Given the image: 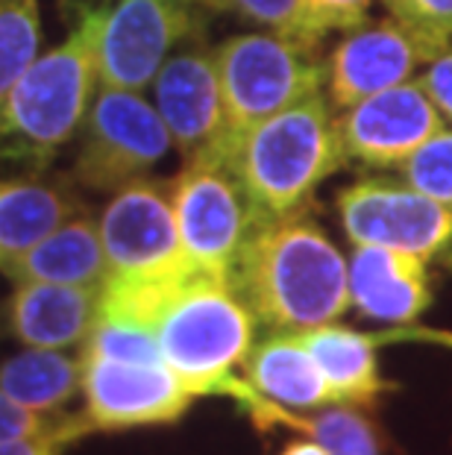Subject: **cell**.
<instances>
[{
	"label": "cell",
	"instance_id": "6da1fadb",
	"mask_svg": "<svg viewBox=\"0 0 452 455\" xmlns=\"http://www.w3.org/2000/svg\"><path fill=\"white\" fill-rule=\"evenodd\" d=\"M256 323V315L226 279L194 274L165 299L150 329L165 364L197 396H229L262 432L288 426L305 435V414L271 403L235 373L253 350Z\"/></svg>",
	"mask_w": 452,
	"mask_h": 455
},
{
	"label": "cell",
	"instance_id": "7a4b0ae2",
	"mask_svg": "<svg viewBox=\"0 0 452 455\" xmlns=\"http://www.w3.org/2000/svg\"><path fill=\"white\" fill-rule=\"evenodd\" d=\"M229 285L274 332H305L350 308L347 259L305 212L250 229Z\"/></svg>",
	"mask_w": 452,
	"mask_h": 455
},
{
	"label": "cell",
	"instance_id": "3957f363",
	"mask_svg": "<svg viewBox=\"0 0 452 455\" xmlns=\"http://www.w3.org/2000/svg\"><path fill=\"white\" fill-rule=\"evenodd\" d=\"M103 4L76 0L74 27L47 53L0 92V164H24L44 173L65 144L80 132L100 89L98 36Z\"/></svg>",
	"mask_w": 452,
	"mask_h": 455
},
{
	"label": "cell",
	"instance_id": "277c9868",
	"mask_svg": "<svg viewBox=\"0 0 452 455\" xmlns=\"http://www.w3.org/2000/svg\"><path fill=\"white\" fill-rule=\"evenodd\" d=\"M106 283L100 317L147 326L165 299L197 274L182 253L170 186L141 177L118 191L100 212Z\"/></svg>",
	"mask_w": 452,
	"mask_h": 455
},
{
	"label": "cell",
	"instance_id": "5b68a950",
	"mask_svg": "<svg viewBox=\"0 0 452 455\" xmlns=\"http://www.w3.org/2000/svg\"><path fill=\"white\" fill-rule=\"evenodd\" d=\"M253 212V227L305 212L312 195L344 168L338 118L323 92L258 121L220 153Z\"/></svg>",
	"mask_w": 452,
	"mask_h": 455
},
{
	"label": "cell",
	"instance_id": "8992f818",
	"mask_svg": "<svg viewBox=\"0 0 452 455\" xmlns=\"http://www.w3.org/2000/svg\"><path fill=\"white\" fill-rule=\"evenodd\" d=\"M215 51L226 132L218 153L258 121L323 92L326 68L314 47L291 36L258 30L224 38Z\"/></svg>",
	"mask_w": 452,
	"mask_h": 455
},
{
	"label": "cell",
	"instance_id": "52a82bcc",
	"mask_svg": "<svg viewBox=\"0 0 452 455\" xmlns=\"http://www.w3.org/2000/svg\"><path fill=\"white\" fill-rule=\"evenodd\" d=\"M174 139L141 92L100 85L80 127L71 180L91 191H118L156 168Z\"/></svg>",
	"mask_w": 452,
	"mask_h": 455
},
{
	"label": "cell",
	"instance_id": "ba28073f",
	"mask_svg": "<svg viewBox=\"0 0 452 455\" xmlns=\"http://www.w3.org/2000/svg\"><path fill=\"white\" fill-rule=\"evenodd\" d=\"M170 186L182 253L197 274L226 279L253 229V212L233 168L220 156L186 159Z\"/></svg>",
	"mask_w": 452,
	"mask_h": 455
},
{
	"label": "cell",
	"instance_id": "9c48e42d",
	"mask_svg": "<svg viewBox=\"0 0 452 455\" xmlns=\"http://www.w3.org/2000/svg\"><path fill=\"white\" fill-rule=\"evenodd\" d=\"M200 33V18L182 0H115L103 4L98 80L112 89L144 92L168 56Z\"/></svg>",
	"mask_w": 452,
	"mask_h": 455
},
{
	"label": "cell",
	"instance_id": "30bf717a",
	"mask_svg": "<svg viewBox=\"0 0 452 455\" xmlns=\"http://www.w3.org/2000/svg\"><path fill=\"white\" fill-rule=\"evenodd\" d=\"M338 215L353 247H391L429 261L452 244V209L408 182H353L338 195Z\"/></svg>",
	"mask_w": 452,
	"mask_h": 455
},
{
	"label": "cell",
	"instance_id": "8fae6325",
	"mask_svg": "<svg viewBox=\"0 0 452 455\" xmlns=\"http://www.w3.org/2000/svg\"><path fill=\"white\" fill-rule=\"evenodd\" d=\"M83 358L85 420L91 432H121L177 423L197 394L165 362L141 364L103 355Z\"/></svg>",
	"mask_w": 452,
	"mask_h": 455
},
{
	"label": "cell",
	"instance_id": "7c38bea8",
	"mask_svg": "<svg viewBox=\"0 0 452 455\" xmlns=\"http://www.w3.org/2000/svg\"><path fill=\"white\" fill-rule=\"evenodd\" d=\"M432 60L435 53L391 15L364 21L355 30L344 33L326 56L323 94L329 98L332 109L344 112L370 94L415 80V74Z\"/></svg>",
	"mask_w": 452,
	"mask_h": 455
},
{
	"label": "cell",
	"instance_id": "4fadbf2b",
	"mask_svg": "<svg viewBox=\"0 0 452 455\" xmlns=\"http://www.w3.org/2000/svg\"><path fill=\"white\" fill-rule=\"evenodd\" d=\"M440 127H447L435 103L415 80L359 100L338 115V132L347 150L368 168H400Z\"/></svg>",
	"mask_w": 452,
	"mask_h": 455
},
{
	"label": "cell",
	"instance_id": "5bb4252c",
	"mask_svg": "<svg viewBox=\"0 0 452 455\" xmlns=\"http://www.w3.org/2000/svg\"><path fill=\"white\" fill-rule=\"evenodd\" d=\"M150 89L153 106L159 109L182 159L218 153L226 118L215 51L203 44L179 47L159 68Z\"/></svg>",
	"mask_w": 452,
	"mask_h": 455
},
{
	"label": "cell",
	"instance_id": "9a60e30c",
	"mask_svg": "<svg viewBox=\"0 0 452 455\" xmlns=\"http://www.w3.org/2000/svg\"><path fill=\"white\" fill-rule=\"evenodd\" d=\"M350 306L368 321L388 326L415 323L432 303L426 259L391 247L355 244L347 259Z\"/></svg>",
	"mask_w": 452,
	"mask_h": 455
},
{
	"label": "cell",
	"instance_id": "2e32d148",
	"mask_svg": "<svg viewBox=\"0 0 452 455\" xmlns=\"http://www.w3.org/2000/svg\"><path fill=\"white\" fill-rule=\"evenodd\" d=\"M100 291L94 285L15 283L6 321L24 347L71 350L85 344L100 317Z\"/></svg>",
	"mask_w": 452,
	"mask_h": 455
},
{
	"label": "cell",
	"instance_id": "e0dca14e",
	"mask_svg": "<svg viewBox=\"0 0 452 455\" xmlns=\"http://www.w3.org/2000/svg\"><path fill=\"white\" fill-rule=\"evenodd\" d=\"M242 367L258 394L288 411H321L341 403L300 332H274L253 344Z\"/></svg>",
	"mask_w": 452,
	"mask_h": 455
},
{
	"label": "cell",
	"instance_id": "ac0fdd59",
	"mask_svg": "<svg viewBox=\"0 0 452 455\" xmlns=\"http://www.w3.org/2000/svg\"><path fill=\"white\" fill-rule=\"evenodd\" d=\"M74 186L65 180H42L38 173L0 177V270L65 220L83 215L85 203Z\"/></svg>",
	"mask_w": 452,
	"mask_h": 455
},
{
	"label": "cell",
	"instance_id": "d6986e66",
	"mask_svg": "<svg viewBox=\"0 0 452 455\" xmlns=\"http://www.w3.org/2000/svg\"><path fill=\"white\" fill-rule=\"evenodd\" d=\"M12 283H56V285H94L106 283V253L98 220L76 215L56 227L27 253L4 267Z\"/></svg>",
	"mask_w": 452,
	"mask_h": 455
},
{
	"label": "cell",
	"instance_id": "ffe728a7",
	"mask_svg": "<svg viewBox=\"0 0 452 455\" xmlns=\"http://www.w3.org/2000/svg\"><path fill=\"white\" fill-rule=\"evenodd\" d=\"M314 362L321 364L332 391L347 405H373L379 396L393 388L382 379L377 350L382 347L379 332H359L344 323H323L300 332Z\"/></svg>",
	"mask_w": 452,
	"mask_h": 455
},
{
	"label": "cell",
	"instance_id": "44dd1931",
	"mask_svg": "<svg viewBox=\"0 0 452 455\" xmlns=\"http://www.w3.org/2000/svg\"><path fill=\"white\" fill-rule=\"evenodd\" d=\"M0 391L33 411H65L76 391H83V358L27 347L0 364Z\"/></svg>",
	"mask_w": 452,
	"mask_h": 455
},
{
	"label": "cell",
	"instance_id": "7402d4cb",
	"mask_svg": "<svg viewBox=\"0 0 452 455\" xmlns=\"http://www.w3.org/2000/svg\"><path fill=\"white\" fill-rule=\"evenodd\" d=\"M305 435L321 441L329 455H382L379 429L361 405H326L309 418Z\"/></svg>",
	"mask_w": 452,
	"mask_h": 455
},
{
	"label": "cell",
	"instance_id": "603a6c76",
	"mask_svg": "<svg viewBox=\"0 0 452 455\" xmlns=\"http://www.w3.org/2000/svg\"><path fill=\"white\" fill-rule=\"evenodd\" d=\"M42 44L38 0H0V92L33 62Z\"/></svg>",
	"mask_w": 452,
	"mask_h": 455
},
{
	"label": "cell",
	"instance_id": "cb8c5ba5",
	"mask_svg": "<svg viewBox=\"0 0 452 455\" xmlns=\"http://www.w3.org/2000/svg\"><path fill=\"white\" fill-rule=\"evenodd\" d=\"M373 4L377 0H297L291 38L317 51L329 36H344L370 21Z\"/></svg>",
	"mask_w": 452,
	"mask_h": 455
},
{
	"label": "cell",
	"instance_id": "d4e9b609",
	"mask_svg": "<svg viewBox=\"0 0 452 455\" xmlns=\"http://www.w3.org/2000/svg\"><path fill=\"white\" fill-rule=\"evenodd\" d=\"M402 182L452 209V130L440 127L400 164Z\"/></svg>",
	"mask_w": 452,
	"mask_h": 455
},
{
	"label": "cell",
	"instance_id": "484cf974",
	"mask_svg": "<svg viewBox=\"0 0 452 455\" xmlns=\"http://www.w3.org/2000/svg\"><path fill=\"white\" fill-rule=\"evenodd\" d=\"M83 353L118 358V362H141V364L165 362L153 329L127 321H112V317H98L91 335L83 344Z\"/></svg>",
	"mask_w": 452,
	"mask_h": 455
},
{
	"label": "cell",
	"instance_id": "4316f807",
	"mask_svg": "<svg viewBox=\"0 0 452 455\" xmlns=\"http://www.w3.org/2000/svg\"><path fill=\"white\" fill-rule=\"evenodd\" d=\"M397 24L415 33L432 53L452 44V0H382Z\"/></svg>",
	"mask_w": 452,
	"mask_h": 455
},
{
	"label": "cell",
	"instance_id": "83f0119b",
	"mask_svg": "<svg viewBox=\"0 0 452 455\" xmlns=\"http://www.w3.org/2000/svg\"><path fill=\"white\" fill-rule=\"evenodd\" d=\"M200 6L235 15L247 24L282 36H291L297 15V0H200Z\"/></svg>",
	"mask_w": 452,
	"mask_h": 455
},
{
	"label": "cell",
	"instance_id": "f1b7e54d",
	"mask_svg": "<svg viewBox=\"0 0 452 455\" xmlns=\"http://www.w3.org/2000/svg\"><path fill=\"white\" fill-rule=\"evenodd\" d=\"M71 418L74 414L68 411H33L0 391V441L33 438V435L62 429Z\"/></svg>",
	"mask_w": 452,
	"mask_h": 455
},
{
	"label": "cell",
	"instance_id": "f546056e",
	"mask_svg": "<svg viewBox=\"0 0 452 455\" xmlns=\"http://www.w3.org/2000/svg\"><path fill=\"white\" fill-rule=\"evenodd\" d=\"M91 432L85 414H74V418L62 426V429L33 435V438H15V441H0V455H62L68 443H76L80 438Z\"/></svg>",
	"mask_w": 452,
	"mask_h": 455
},
{
	"label": "cell",
	"instance_id": "4dcf8cb0",
	"mask_svg": "<svg viewBox=\"0 0 452 455\" xmlns=\"http://www.w3.org/2000/svg\"><path fill=\"white\" fill-rule=\"evenodd\" d=\"M417 83L429 94V100L435 103L444 124H452V44L423 68L417 74Z\"/></svg>",
	"mask_w": 452,
	"mask_h": 455
},
{
	"label": "cell",
	"instance_id": "1f68e13d",
	"mask_svg": "<svg viewBox=\"0 0 452 455\" xmlns=\"http://www.w3.org/2000/svg\"><path fill=\"white\" fill-rule=\"evenodd\" d=\"M382 344H397V341H417V344H435L452 350V329H435V326H388L385 332H379Z\"/></svg>",
	"mask_w": 452,
	"mask_h": 455
},
{
	"label": "cell",
	"instance_id": "d6a6232c",
	"mask_svg": "<svg viewBox=\"0 0 452 455\" xmlns=\"http://www.w3.org/2000/svg\"><path fill=\"white\" fill-rule=\"evenodd\" d=\"M279 455H329V450H326L321 441H314V438H309V435H305L303 441L285 443V450L279 452Z\"/></svg>",
	"mask_w": 452,
	"mask_h": 455
},
{
	"label": "cell",
	"instance_id": "836d02e7",
	"mask_svg": "<svg viewBox=\"0 0 452 455\" xmlns=\"http://www.w3.org/2000/svg\"><path fill=\"white\" fill-rule=\"evenodd\" d=\"M182 4H200V0H182Z\"/></svg>",
	"mask_w": 452,
	"mask_h": 455
}]
</instances>
